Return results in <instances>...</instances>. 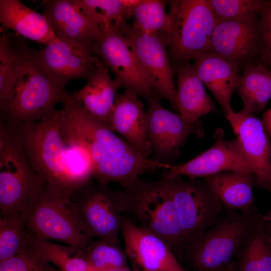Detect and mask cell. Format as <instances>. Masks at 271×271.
Here are the masks:
<instances>
[{
	"label": "cell",
	"mask_w": 271,
	"mask_h": 271,
	"mask_svg": "<svg viewBox=\"0 0 271 271\" xmlns=\"http://www.w3.org/2000/svg\"><path fill=\"white\" fill-rule=\"evenodd\" d=\"M269 236H270V238H271V234H269Z\"/></svg>",
	"instance_id": "cell-42"
},
{
	"label": "cell",
	"mask_w": 271,
	"mask_h": 271,
	"mask_svg": "<svg viewBox=\"0 0 271 271\" xmlns=\"http://www.w3.org/2000/svg\"><path fill=\"white\" fill-rule=\"evenodd\" d=\"M92 53L113 73L126 91L147 99L162 98L155 90L125 37L113 23L99 26L90 45Z\"/></svg>",
	"instance_id": "cell-10"
},
{
	"label": "cell",
	"mask_w": 271,
	"mask_h": 271,
	"mask_svg": "<svg viewBox=\"0 0 271 271\" xmlns=\"http://www.w3.org/2000/svg\"><path fill=\"white\" fill-rule=\"evenodd\" d=\"M0 271H60L27 246L11 258L0 262Z\"/></svg>",
	"instance_id": "cell-36"
},
{
	"label": "cell",
	"mask_w": 271,
	"mask_h": 271,
	"mask_svg": "<svg viewBox=\"0 0 271 271\" xmlns=\"http://www.w3.org/2000/svg\"><path fill=\"white\" fill-rule=\"evenodd\" d=\"M123 196L122 191L91 181L77 190L71 197L72 205L81 231L89 238L119 243Z\"/></svg>",
	"instance_id": "cell-9"
},
{
	"label": "cell",
	"mask_w": 271,
	"mask_h": 271,
	"mask_svg": "<svg viewBox=\"0 0 271 271\" xmlns=\"http://www.w3.org/2000/svg\"><path fill=\"white\" fill-rule=\"evenodd\" d=\"M12 125L34 170L48 184L73 195L76 190L67 170L59 110L39 121Z\"/></svg>",
	"instance_id": "cell-4"
},
{
	"label": "cell",
	"mask_w": 271,
	"mask_h": 271,
	"mask_svg": "<svg viewBox=\"0 0 271 271\" xmlns=\"http://www.w3.org/2000/svg\"><path fill=\"white\" fill-rule=\"evenodd\" d=\"M262 224L257 226L235 255L237 271H271V238Z\"/></svg>",
	"instance_id": "cell-27"
},
{
	"label": "cell",
	"mask_w": 271,
	"mask_h": 271,
	"mask_svg": "<svg viewBox=\"0 0 271 271\" xmlns=\"http://www.w3.org/2000/svg\"><path fill=\"white\" fill-rule=\"evenodd\" d=\"M27 246L54 264L60 271H88L83 253L76 247L38 239L29 233Z\"/></svg>",
	"instance_id": "cell-30"
},
{
	"label": "cell",
	"mask_w": 271,
	"mask_h": 271,
	"mask_svg": "<svg viewBox=\"0 0 271 271\" xmlns=\"http://www.w3.org/2000/svg\"><path fill=\"white\" fill-rule=\"evenodd\" d=\"M43 16L59 38L91 44L99 26L83 14L73 0L44 1Z\"/></svg>",
	"instance_id": "cell-23"
},
{
	"label": "cell",
	"mask_w": 271,
	"mask_h": 271,
	"mask_svg": "<svg viewBox=\"0 0 271 271\" xmlns=\"http://www.w3.org/2000/svg\"><path fill=\"white\" fill-rule=\"evenodd\" d=\"M123 193V212L139 226L164 239L175 254L185 251L186 244L164 178L153 182L138 178Z\"/></svg>",
	"instance_id": "cell-3"
},
{
	"label": "cell",
	"mask_w": 271,
	"mask_h": 271,
	"mask_svg": "<svg viewBox=\"0 0 271 271\" xmlns=\"http://www.w3.org/2000/svg\"><path fill=\"white\" fill-rule=\"evenodd\" d=\"M169 24L165 34L173 57L185 63L209 52L217 21L208 0L169 1Z\"/></svg>",
	"instance_id": "cell-8"
},
{
	"label": "cell",
	"mask_w": 271,
	"mask_h": 271,
	"mask_svg": "<svg viewBox=\"0 0 271 271\" xmlns=\"http://www.w3.org/2000/svg\"><path fill=\"white\" fill-rule=\"evenodd\" d=\"M68 172L76 191L91 181L92 164L88 152L80 146L64 144Z\"/></svg>",
	"instance_id": "cell-35"
},
{
	"label": "cell",
	"mask_w": 271,
	"mask_h": 271,
	"mask_svg": "<svg viewBox=\"0 0 271 271\" xmlns=\"http://www.w3.org/2000/svg\"><path fill=\"white\" fill-rule=\"evenodd\" d=\"M61 103L60 129L64 143L80 146L88 152L92 176L97 182L114 183L125 189L143 174L171 167L144 157L124 139L89 115L71 94L67 92Z\"/></svg>",
	"instance_id": "cell-1"
},
{
	"label": "cell",
	"mask_w": 271,
	"mask_h": 271,
	"mask_svg": "<svg viewBox=\"0 0 271 271\" xmlns=\"http://www.w3.org/2000/svg\"><path fill=\"white\" fill-rule=\"evenodd\" d=\"M261 29L256 21L228 20L217 22L213 30L209 52L239 66L251 62L258 50Z\"/></svg>",
	"instance_id": "cell-18"
},
{
	"label": "cell",
	"mask_w": 271,
	"mask_h": 271,
	"mask_svg": "<svg viewBox=\"0 0 271 271\" xmlns=\"http://www.w3.org/2000/svg\"><path fill=\"white\" fill-rule=\"evenodd\" d=\"M236 89L243 102L242 110L258 114L271 98V70L261 64H245Z\"/></svg>",
	"instance_id": "cell-26"
},
{
	"label": "cell",
	"mask_w": 271,
	"mask_h": 271,
	"mask_svg": "<svg viewBox=\"0 0 271 271\" xmlns=\"http://www.w3.org/2000/svg\"><path fill=\"white\" fill-rule=\"evenodd\" d=\"M28 233L21 213L0 214V262L27 246Z\"/></svg>",
	"instance_id": "cell-32"
},
{
	"label": "cell",
	"mask_w": 271,
	"mask_h": 271,
	"mask_svg": "<svg viewBox=\"0 0 271 271\" xmlns=\"http://www.w3.org/2000/svg\"><path fill=\"white\" fill-rule=\"evenodd\" d=\"M46 183L30 163L13 126L1 120V214L21 213Z\"/></svg>",
	"instance_id": "cell-7"
},
{
	"label": "cell",
	"mask_w": 271,
	"mask_h": 271,
	"mask_svg": "<svg viewBox=\"0 0 271 271\" xmlns=\"http://www.w3.org/2000/svg\"><path fill=\"white\" fill-rule=\"evenodd\" d=\"M66 85L39 66L34 50L26 44L21 54L11 96L1 108V120L11 125L41 120L61 102L67 93Z\"/></svg>",
	"instance_id": "cell-2"
},
{
	"label": "cell",
	"mask_w": 271,
	"mask_h": 271,
	"mask_svg": "<svg viewBox=\"0 0 271 271\" xmlns=\"http://www.w3.org/2000/svg\"><path fill=\"white\" fill-rule=\"evenodd\" d=\"M221 271H237L235 261L233 260Z\"/></svg>",
	"instance_id": "cell-40"
},
{
	"label": "cell",
	"mask_w": 271,
	"mask_h": 271,
	"mask_svg": "<svg viewBox=\"0 0 271 271\" xmlns=\"http://www.w3.org/2000/svg\"><path fill=\"white\" fill-rule=\"evenodd\" d=\"M213 135L215 142L209 149L186 163L172 165L162 177L171 179L186 176L196 179L225 172L252 173L236 139L226 140L220 127Z\"/></svg>",
	"instance_id": "cell-15"
},
{
	"label": "cell",
	"mask_w": 271,
	"mask_h": 271,
	"mask_svg": "<svg viewBox=\"0 0 271 271\" xmlns=\"http://www.w3.org/2000/svg\"><path fill=\"white\" fill-rule=\"evenodd\" d=\"M193 60L198 76L209 88L226 115L232 109L230 100L240 77L239 66L210 52L200 54Z\"/></svg>",
	"instance_id": "cell-20"
},
{
	"label": "cell",
	"mask_w": 271,
	"mask_h": 271,
	"mask_svg": "<svg viewBox=\"0 0 271 271\" xmlns=\"http://www.w3.org/2000/svg\"><path fill=\"white\" fill-rule=\"evenodd\" d=\"M72 195L47 182L21 212L28 233L41 240H57L82 252L90 238L80 230Z\"/></svg>",
	"instance_id": "cell-6"
},
{
	"label": "cell",
	"mask_w": 271,
	"mask_h": 271,
	"mask_svg": "<svg viewBox=\"0 0 271 271\" xmlns=\"http://www.w3.org/2000/svg\"><path fill=\"white\" fill-rule=\"evenodd\" d=\"M261 121L271 141V107L263 113Z\"/></svg>",
	"instance_id": "cell-38"
},
{
	"label": "cell",
	"mask_w": 271,
	"mask_h": 271,
	"mask_svg": "<svg viewBox=\"0 0 271 271\" xmlns=\"http://www.w3.org/2000/svg\"><path fill=\"white\" fill-rule=\"evenodd\" d=\"M118 29L126 39L158 94L177 111L176 88L164 37L143 32L125 23Z\"/></svg>",
	"instance_id": "cell-13"
},
{
	"label": "cell",
	"mask_w": 271,
	"mask_h": 271,
	"mask_svg": "<svg viewBox=\"0 0 271 271\" xmlns=\"http://www.w3.org/2000/svg\"><path fill=\"white\" fill-rule=\"evenodd\" d=\"M225 210L213 225L186 246L185 251L196 271H221L265 220L257 213Z\"/></svg>",
	"instance_id": "cell-5"
},
{
	"label": "cell",
	"mask_w": 271,
	"mask_h": 271,
	"mask_svg": "<svg viewBox=\"0 0 271 271\" xmlns=\"http://www.w3.org/2000/svg\"><path fill=\"white\" fill-rule=\"evenodd\" d=\"M164 179L187 246L215 223L224 207L203 181L184 180L181 177Z\"/></svg>",
	"instance_id": "cell-11"
},
{
	"label": "cell",
	"mask_w": 271,
	"mask_h": 271,
	"mask_svg": "<svg viewBox=\"0 0 271 271\" xmlns=\"http://www.w3.org/2000/svg\"><path fill=\"white\" fill-rule=\"evenodd\" d=\"M90 45L57 37L34 54L46 72L67 84L72 79H87L96 71L99 59L93 55Z\"/></svg>",
	"instance_id": "cell-16"
},
{
	"label": "cell",
	"mask_w": 271,
	"mask_h": 271,
	"mask_svg": "<svg viewBox=\"0 0 271 271\" xmlns=\"http://www.w3.org/2000/svg\"><path fill=\"white\" fill-rule=\"evenodd\" d=\"M120 232L133 271H187L164 239L130 218L123 217Z\"/></svg>",
	"instance_id": "cell-17"
},
{
	"label": "cell",
	"mask_w": 271,
	"mask_h": 271,
	"mask_svg": "<svg viewBox=\"0 0 271 271\" xmlns=\"http://www.w3.org/2000/svg\"><path fill=\"white\" fill-rule=\"evenodd\" d=\"M83 253L87 265L95 269H130L125 250L119 243L90 239Z\"/></svg>",
	"instance_id": "cell-31"
},
{
	"label": "cell",
	"mask_w": 271,
	"mask_h": 271,
	"mask_svg": "<svg viewBox=\"0 0 271 271\" xmlns=\"http://www.w3.org/2000/svg\"><path fill=\"white\" fill-rule=\"evenodd\" d=\"M267 228H268L271 234V222L268 225Z\"/></svg>",
	"instance_id": "cell-41"
},
{
	"label": "cell",
	"mask_w": 271,
	"mask_h": 271,
	"mask_svg": "<svg viewBox=\"0 0 271 271\" xmlns=\"http://www.w3.org/2000/svg\"><path fill=\"white\" fill-rule=\"evenodd\" d=\"M108 128L124 139L146 158L152 153L148 139L144 105L128 91L117 93Z\"/></svg>",
	"instance_id": "cell-19"
},
{
	"label": "cell",
	"mask_w": 271,
	"mask_h": 271,
	"mask_svg": "<svg viewBox=\"0 0 271 271\" xmlns=\"http://www.w3.org/2000/svg\"><path fill=\"white\" fill-rule=\"evenodd\" d=\"M259 13L261 16V57L266 63L271 65V1H264Z\"/></svg>",
	"instance_id": "cell-37"
},
{
	"label": "cell",
	"mask_w": 271,
	"mask_h": 271,
	"mask_svg": "<svg viewBox=\"0 0 271 271\" xmlns=\"http://www.w3.org/2000/svg\"><path fill=\"white\" fill-rule=\"evenodd\" d=\"M80 12L97 26L113 23L117 28L132 17L139 0H73Z\"/></svg>",
	"instance_id": "cell-28"
},
{
	"label": "cell",
	"mask_w": 271,
	"mask_h": 271,
	"mask_svg": "<svg viewBox=\"0 0 271 271\" xmlns=\"http://www.w3.org/2000/svg\"><path fill=\"white\" fill-rule=\"evenodd\" d=\"M87 269L88 271H131L130 269H123V268H115V269H110L106 270H98L95 269L91 266H89L87 265Z\"/></svg>",
	"instance_id": "cell-39"
},
{
	"label": "cell",
	"mask_w": 271,
	"mask_h": 271,
	"mask_svg": "<svg viewBox=\"0 0 271 271\" xmlns=\"http://www.w3.org/2000/svg\"><path fill=\"white\" fill-rule=\"evenodd\" d=\"M203 181L225 210L256 213L253 193L256 182L252 173L222 172L204 178Z\"/></svg>",
	"instance_id": "cell-22"
},
{
	"label": "cell",
	"mask_w": 271,
	"mask_h": 271,
	"mask_svg": "<svg viewBox=\"0 0 271 271\" xmlns=\"http://www.w3.org/2000/svg\"><path fill=\"white\" fill-rule=\"evenodd\" d=\"M27 44L21 36L3 33L0 37V108L9 100L21 52Z\"/></svg>",
	"instance_id": "cell-29"
},
{
	"label": "cell",
	"mask_w": 271,
	"mask_h": 271,
	"mask_svg": "<svg viewBox=\"0 0 271 271\" xmlns=\"http://www.w3.org/2000/svg\"><path fill=\"white\" fill-rule=\"evenodd\" d=\"M87 79V83L72 96L89 115L108 127L116 91L122 85L116 78H110L109 68L100 60L96 71Z\"/></svg>",
	"instance_id": "cell-21"
},
{
	"label": "cell",
	"mask_w": 271,
	"mask_h": 271,
	"mask_svg": "<svg viewBox=\"0 0 271 271\" xmlns=\"http://www.w3.org/2000/svg\"><path fill=\"white\" fill-rule=\"evenodd\" d=\"M0 22L5 28L45 46L57 39L43 15L19 0L0 1Z\"/></svg>",
	"instance_id": "cell-25"
},
{
	"label": "cell",
	"mask_w": 271,
	"mask_h": 271,
	"mask_svg": "<svg viewBox=\"0 0 271 271\" xmlns=\"http://www.w3.org/2000/svg\"><path fill=\"white\" fill-rule=\"evenodd\" d=\"M166 3L162 0H139L132 11L134 21L132 25L143 32L165 38L169 24Z\"/></svg>",
	"instance_id": "cell-33"
},
{
	"label": "cell",
	"mask_w": 271,
	"mask_h": 271,
	"mask_svg": "<svg viewBox=\"0 0 271 271\" xmlns=\"http://www.w3.org/2000/svg\"><path fill=\"white\" fill-rule=\"evenodd\" d=\"M217 22L234 20L252 22L255 20L264 1L208 0Z\"/></svg>",
	"instance_id": "cell-34"
},
{
	"label": "cell",
	"mask_w": 271,
	"mask_h": 271,
	"mask_svg": "<svg viewBox=\"0 0 271 271\" xmlns=\"http://www.w3.org/2000/svg\"><path fill=\"white\" fill-rule=\"evenodd\" d=\"M147 101V129L153 160L172 165L170 163L176 159L188 138L192 134L202 137L204 130L200 121L188 123L180 114L163 106L159 100L150 98Z\"/></svg>",
	"instance_id": "cell-12"
},
{
	"label": "cell",
	"mask_w": 271,
	"mask_h": 271,
	"mask_svg": "<svg viewBox=\"0 0 271 271\" xmlns=\"http://www.w3.org/2000/svg\"><path fill=\"white\" fill-rule=\"evenodd\" d=\"M176 103L177 111L187 122L195 123L201 117L216 111L193 65L184 64L177 69Z\"/></svg>",
	"instance_id": "cell-24"
},
{
	"label": "cell",
	"mask_w": 271,
	"mask_h": 271,
	"mask_svg": "<svg viewBox=\"0 0 271 271\" xmlns=\"http://www.w3.org/2000/svg\"><path fill=\"white\" fill-rule=\"evenodd\" d=\"M255 177L256 187L271 194V141L255 114L231 109L226 115Z\"/></svg>",
	"instance_id": "cell-14"
}]
</instances>
